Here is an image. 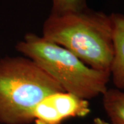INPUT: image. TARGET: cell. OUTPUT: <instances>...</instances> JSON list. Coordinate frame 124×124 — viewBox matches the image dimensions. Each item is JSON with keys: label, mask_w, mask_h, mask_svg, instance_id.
<instances>
[{"label": "cell", "mask_w": 124, "mask_h": 124, "mask_svg": "<svg viewBox=\"0 0 124 124\" xmlns=\"http://www.w3.org/2000/svg\"><path fill=\"white\" fill-rule=\"evenodd\" d=\"M42 37L67 49L89 67L110 74L114 55L110 15L88 7L51 13L44 23Z\"/></svg>", "instance_id": "6da1fadb"}, {"label": "cell", "mask_w": 124, "mask_h": 124, "mask_svg": "<svg viewBox=\"0 0 124 124\" xmlns=\"http://www.w3.org/2000/svg\"><path fill=\"white\" fill-rule=\"evenodd\" d=\"M64 91L26 57L0 60V123L30 124L36 106L50 94Z\"/></svg>", "instance_id": "7a4b0ae2"}, {"label": "cell", "mask_w": 124, "mask_h": 124, "mask_svg": "<svg viewBox=\"0 0 124 124\" xmlns=\"http://www.w3.org/2000/svg\"><path fill=\"white\" fill-rule=\"evenodd\" d=\"M16 49L31 59L68 93L89 100L107 90L110 74L87 66L67 49L42 36L27 33Z\"/></svg>", "instance_id": "3957f363"}, {"label": "cell", "mask_w": 124, "mask_h": 124, "mask_svg": "<svg viewBox=\"0 0 124 124\" xmlns=\"http://www.w3.org/2000/svg\"><path fill=\"white\" fill-rule=\"evenodd\" d=\"M90 112L88 100L59 91L41 100L33 110L32 118L35 124H62L71 118L85 117Z\"/></svg>", "instance_id": "277c9868"}, {"label": "cell", "mask_w": 124, "mask_h": 124, "mask_svg": "<svg viewBox=\"0 0 124 124\" xmlns=\"http://www.w3.org/2000/svg\"><path fill=\"white\" fill-rule=\"evenodd\" d=\"M114 55L110 77L116 88L124 90V15L112 13Z\"/></svg>", "instance_id": "5b68a950"}, {"label": "cell", "mask_w": 124, "mask_h": 124, "mask_svg": "<svg viewBox=\"0 0 124 124\" xmlns=\"http://www.w3.org/2000/svg\"><path fill=\"white\" fill-rule=\"evenodd\" d=\"M103 106L111 124H124V90L108 88L102 95Z\"/></svg>", "instance_id": "8992f818"}, {"label": "cell", "mask_w": 124, "mask_h": 124, "mask_svg": "<svg viewBox=\"0 0 124 124\" xmlns=\"http://www.w3.org/2000/svg\"><path fill=\"white\" fill-rule=\"evenodd\" d=\"M53 13L79 11L87 8L85 0H52Z\"/></svg>", "instance_id": "52a82bcc"}, {"label": "cell", "mask_w": 124, "mask_h": 124, "mask_svg": "<svg viewBox=\"0 0 124 124\" xmlns=\"http://www.w3.org/2000/svg\"><path fill=\"white\" fill-rule=\"evenodd\" d=\"M92 124H111L110 123H108L105 120L102 119L99 117H97L93 120V122Z\"/></svg>", "instance_id": "ba28073f"}]
</instances>
